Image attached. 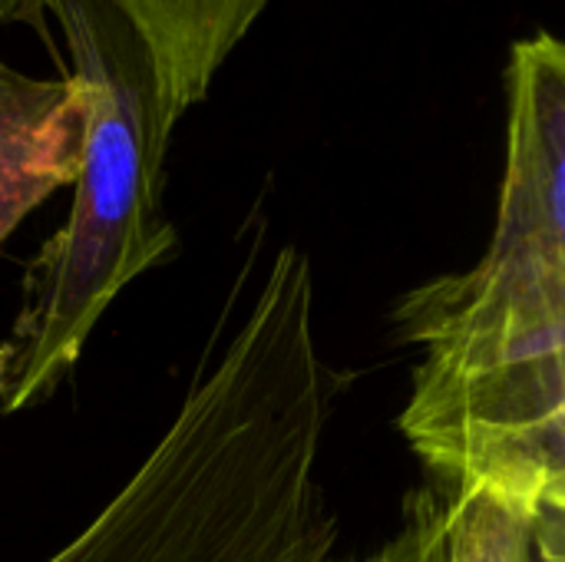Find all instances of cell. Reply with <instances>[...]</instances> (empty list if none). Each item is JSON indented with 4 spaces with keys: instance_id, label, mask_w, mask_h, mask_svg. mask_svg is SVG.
<instances>
[{
    "instance_id": "obj_8",
    "label": "cell",
    "mask_w": 565,
    "mask_h": 562,
    "mask_svg": "<svg viewBox=\"0 0 565 562\" xmlns=\"http://www.w3.org/2000/svg\"><path fill=\"white\" fill-rule=\"evenodd\" d=\"M7 368H10V354L0 344V401H3V388H7Z\"/></svg>"
},
{
    "instance_id": "obj_2",
    "label": "cell",
    "mask_w": 565,
    "mask_h": 562,
    "mask_svg": "<svg viewBox=\"0 0 565 562\" xmlns=\"http://www.w3.org/2000/svg\"><path fill=\"white\" fill-rule=\"evenodd\" d=\"M420 348L397 431L430 484L565 513V46H510L497 225L467 272L401 295Z\"/></svg>"
},
{
    "instance_id": "obj_5",
    "label": "cell",
    "mask_w": 565,
    "mask_h": 562,
    "mask_svg": "<svg viewBox=\"0 0 565 562\" xmlns=\"http://www.w3.org/2000/svg\"><path fill=\"white\" fill-rule=\"evenodd\" d=\"M79 96L70 76H30L0 56V245L79 166Z\"/></svg>"
},
{
    "instance_id": "obj_3",
    "label": "cell",
    "mask_w": 565,
    "mask_h": 562,
    "mask_svg": "<svg viewBox=\"0 0 565 562\" xmlns=\"http://www.w3.org/2000/svg\"><path fill=\"white\" fill-rule=\"evenodd\" d=\"M79 96V166L63 225L23 272L3 411L46 404L73 374L109 305L172 258L179 235L162 209L166 159L179 126L152 56L109 0H50Z\"/></svg>"
},
{
    "instance_id": "obj_6",
    "label": "cell",
    "mask_w": 565,
    "mask_h": 562,
    "mask_svg": "<svg viewBox=\"0 0 565 562\" xmlns=\"http://www.w3.org/2000/svg\"><path fill=\"white\" fill-rule=\"evenodd\" d=\"M142 36L159 89L182 119L218 79L271 0H109Z\"/></svg>"
},
{
    "instance_id": "obj_1",
    "label": "cell",
    "mask_w": 565,
    "mask_h": 562,
    "mask_svg": "<svg viewBox=\"0 0 565 562\" xmlns=\"http://www.w3.org/2000/svg\"><path fill=\"white\" fill-rule=\"evenodd\" d=\"M344 391L301 245L248 252L185 394L109 500L40 562H324L338 547L328 434Z\"/></svg>"
},
{
    "instance_id": "obj_7",
    "label": "cell",
    "mask_w": 565,
    "mask_h": 562,
    "mask_svg": "<svg viewBox=\"0 0 565 562\" xmlns=\"http://www.w3.org/2000/svg\"><path fill=\"white\" fill-rule=\"evenodd\" d=\"M50 0H0V26L7 23H40L46 20Z\"/></svg>"
},
{
    "instance_id": "obj_4",
    "label": "cell",
    "mask_w": 565,
    "mask_h": 562,
    "mask_svg": "<svg viewBox=\"0 0 565 562\" xmlns=\"http://www.w3.org/2000/svg\"><path fill=\"white\" fill-rule=\"evenodd\" d=\"M324 562H565V513L530 517L487 494L424 480L404 497L384 543Z\"/></svg>"
}]
</instances>
